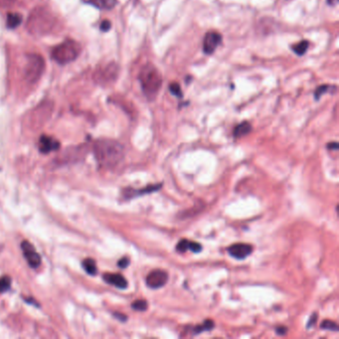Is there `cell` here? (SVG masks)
<instances>
[{"mask_svg":"<svg viewBox=\"0 0 339 339\" xmlns=\"http://www.w3.org/2000/svg\"><path fill=\"white\" fill-rule=\"evenodd\" d=\"M21 249L23 251L24 257L31 268L36 269L41 264V257L36 252L35 248L30 244V242L23 241L21 244Z\"/></svg>","mask_w":339,"mask_h":339,"instance_id":"cell-8","label":"cell"},{"mask_svg":"<svg viewBox=\"0 0 339 339\" xmlns=\"http://www.w3.org/2000/svg\"><path fill=\"white\" fill-rule=\"evenodd\" d=\"M7 1H13V0H7Z\"/></svg>","mask_w":339,"mask_h":339,"instance_id":"cell-33","label":"cell"},{"mask_svg":"<svg viewBox=\"0 0 339 339\" xmlns=\"http://www.w3.org/2000/svg\"><path fill=\"white\" fill-rule=\"evenodd\" d=\"M119 68L116 64L110 63L104 68L100 69L94 74V80L96 83L102 85H108L114 82L118 76Z\"/></svg>","mask_w":339,"mask_h":339,"instance_id":"cell-6","label":"cell"},{"mask_svg":"<svg viewBox=\"0 0 339 339\" xmlns=\"http://www.w3.org/2000/svg\"><path fill=\"white\" fill-rule=\"evenodd\" d=\"M287 331V328L285 326H278L276 328V332L279 334V335H284Z\"/></svg>","mask_w":339,"mask_h":339,"instance_id":"cell-30","label":"cell"},{"mask_svg":"<svg viewBox=\"0 0 339 339\" xmlns=\"http://www.w3.org/2000/svg\"><path fill=\"white\" fill-rule=\"evenodd\" d=\"M83 268L84 270L91 276H94L98 272L96 264L93 259H86L83 261Z\"/></svg>","mask_w":339,"mask_h":339,"instance_id":"cell-17","label":"cell"},{"mask_svg":"<svg viewBox=\"0 0 339 339\" xmlns=\"http://www.w3.org/2000/svg\"><path fill=\"white\" fill-rule=\"evenodd\" d=\"M189 245H190V241L189 240H186V239H183L181 241H179L176 245V250L179 252V253H185L186 251L189 250Z\"/></svg>","mask_w":339,"mask_h":339,"instance_id":"cell-24","label":"cell"},{"mask_svg":"<svg viewBox=\"0 0 339 339\" xmlns=\"http://www.w3.org/2000/svg\"><path fill=\"white\" fill-rule=\"evenodd\" d=\"M45 70V60L38 54H29L24 68V79L29 84H35Z\"/></svg>","mask_w":339,"mask_h":339,"instance_id":"cell-5","label":"cell"},{"mask_svg":"<svg viewBox=\"0 0 339 339\" xmlns=\"http://www.w3.org/2000/svg\"><path fill=\"white\" fill-rule=\"evenodd\" d=\"M85 2L91 3L99 9L111 10L116 5L117 0H84Z\"/></svg>","mask_w":339,"mask_h":339,"instance_id":"cell-13","label":"cell"},{"mask_svg":"<svg viewBox=\"0 0 339 339\" xmlns=\"http://www.w3.org/2000/svg\"><path fill=\"white\" fill-rule=\"evenodd\" d=\"M252 251H253L252 246L244 243L234 244L227 249V252L231 257L240 261L245 260L247 257H249L252 254Z\"/></svg>","mask_w":339,"mask_h":339,"instance_id":"cell-10","label":"cell"},{"mask_svg":"<svg viewBox=\"0 0 339 339\" xmlns=\"http://www.w3.org/2000/svg\"><path fill=\"white\" fill-rule=\"evenodd\" d=\"M56 25V18L52 12L45 7L35 8L27 19V30L30 34L41 36L49 34Z\"/></svg>","mask_w":339,"mask_h":339,"instance_id":"cell-2","label":"cell"},{"mask_svg":"<svg viewBox=\"0 0 339 339\" xmlns=\"http://www.w3.org/2000/svg\"><path fill=\"white\" fill-rule=\"evenodd\" d=\"M317 320H318V314H317V313H313V314L311 316V318L309 319L308 322H307V325H306V327H307V328H310L311 326H313V325H314V323L317 322Z\"/></svg>","mask_w":339,"mask_h":339,"instance_id":"cell-29","label":"cell"},{"mask_svg":"<svg viewBox=\"0 0 339 339\" xmlns=\"http://www.w3.org/2000/svg\"><path fill=\"white\" fill-rule=\"evenodd\" d=\"M80 53L81 45L74 40H67L53 49L52 58L59 64H68L76 60Z\"/></svg>","mask_w":339,"mask_h":339,"instance_id":"cell-4","label":"cell"},{"mask_svg":"<svg viewBox=\"0 0 339 339\" xmlns=\"http://www.w3.org/2000/svg\"><path fill=\"white\" fill-rule=\"evenodd\" d=\"M94 153L99 164L104 167H113L123 160L125 148L115 140L99 139L94 142Z\"/></svg>","mask_w":339,"mask_h":339,"instance_id":"cell-1","label":"cell"},{"mask_svg":"<svg viewBox=\"0 0 339 339\" xmlns=\"http://www.w3.org/2000/svg\"><path fill=\"white\" fill-rule=\"evenodd\" d=\"M328 88H329V86H321V87H319L318 89H317V92L314 93V98L317 99V100H319L321 96V94H324L327 90H328Z\"/></svg>","mask_w":339,"mask_h":339,"instance_id":"cell-26","label":"cell"},{"mask_svg":"<svg viewBox=\"0 0 339 339\" xmlns=\"http://www.w3.org/2000/svg\"><path fill=\"white\" fill-rule=\"evenodd\" d=\"M161 188V184H154V185H150L146 188L141 189V190H137V191H134V190H128L130 191L131 193L127 194V196L129 197H132V196H138V195H142V194H148V193H152L154 191H157L159 189Z\"/></svg>","mask_w":339,"mask_h":339,"instance_id":"cell-16","label":"cell"},{"mask_svg":"<svg viewBox=\"0 0 339 339\" xmlns=\"http://www.w3.org/2000/svg\"><path fill=\"white\" fill-rule=\"evenodd\" d=\"M213 327H214V321H211V320H207V321H205L203 322L202 325L196 326V327L193 329V333H194V334H199V333H202V332H204V331L211 330Z\"/></svg>","mask_w":339,"mask_h":339,"instance_id":"cell-18","label":"cell"},{"mask_svg":"<svg viewBox=\"0 0 339 339\" xmlns=\"http://www.w3.org/2000/svg\"><path fill=\"white\" fill-rule=\"evenodd\" d=\"M11 280L9 277H3L0 279V293H5L10 288Z\"/></svg>","mask_w":339,"mask_h":339,"instance_id":"cell-22","label":"cell"},{"mask_svg":"<svg viewBox=\"0 0 339 339\" xmlns=\"http://www.w3.org/2000/svg\"><path fill=\"white\" fill-rule=\"evenodd\" d=\"M307 48H308V42L305 41V40H303L302 42H300V43L294 45L292 49H293V51H294L297 55L302 56V55L307 51Z\"/></svg>","mask_w":339,"mask_h":339,"instance_id":"cell-19","label":"cell"},{"mask_svg":"<svg viewBox=\"0 0 339 339\" xmlns=\"http://www.w3.org/2000/svg\"><path fill=\"white\" fill-rule=\"evenodd\" d=\"M170 91L171 94L177 98H182L183 96V93L180 89V86L177 83H172L170 85Z\"/></svg>","mask_w":339,"mask_h":339,"instance_id":"cell-23","label":"cell"},{"mask_svg":"<svg viewBox=\"0 0 339 339\" xmlns=\"http://www.w3.org/2000/svg\"><path fill=\"white\" fill-rule=\"evenodd\" d=\"M252 131V126L250 125V123L248 122H243L241 124H239L235 129H234V132H233V135L234 137L236 138H240V137H243L245 136L247 134H249L250 132Z\"/></svg>","mask_w":339,"mask_h":339,"instance_id":"cell-14","label":"cell"},{"mask_svg":"<svg viewBox=\"0 0 339 339\" xmlns=\"http://www.w3.org/2000/svg\"><path fill=\"white\" fill-rule=\"evenodd\" d=\"M132 307L137 311H146L148 309V302L143 300H137L132 302Z\"/></svg>","mask_w":339,"mask_h":339,"instance_id":"cell-21","label":"cell"},{"mask_svg":"<svg viewBox=\"0 0 339 339\" xmlns=\"http://www.w3.org/2000/svg\"><path fill=\"white\" fill-rule=\"evenodd\" d=\"M22 15L19 13H8L7 19H6V24L7 27L10 29H14L18 27L19 25L22 22Z\"/></svg>","mask_w":339,"mask_h":339,"instance_id":"cell-15","label":"cell"},{"mask_svg":"<svg viewBox=\"0 0 339 339\" xmlns=\"http://www.w3.org/2000/svg\"><path fill=\"white\" fill-rule=\"evenodd\" d=\"M321 327L322 329L329 330V331H333V332H336V331H338L339 330L338 325L336 324V322L329 321V320L322 321V322H321Z\"/></svg>","mask_w":339,"mask_h":339,"instance_id":"cell-20","label":"cell"},{"mask_svg":"<svg viewBox=\"0 0 339 339\" xmlns=\"http://www.w3.org/2000/svg\"><path fill=\"white\" fill-rule=\"evenodd\" d=\"M111 28H112V24H111V22L109 20H105V21L102 22V24H101V30L103 32H107Z\"/></svg>","mask_w":339,"mask_h":339,"instance_id":"cell-27","label":"cell"},{"mask_svg":"<svg viewBox=\"0 0 339 339\" xmlns=\"http://www.w3.org/2000/svg\"><path fill=\"white\" fill-rule=\"evenodd\" d=\"M138 79L142 91L149 100H154L162 86V76L152 64H147L139 72Z\"/></svg>","mask_w":339,"mask_h":339,"instance_id":"cell-3","label":"cell"},{"mask_svg":"<svg viewBox=\"0 0 339 339\" xmlns=\"http://www.w3.org/2000/svg\"><path fill=\"white\" fill-rule=\"evenodd\" d=\"M130 263H131V262H130V259H129V258H123V259H120V260L118 261L117 265H118L119 268H122V269H126V268L129 267Z\"/></svg>","mask_w":339,"mask_h":339,"instance_id":"cell-28","label":"cell"},{"mask_svg":"<svg viewBox=\"0 0 339 339\" xmlns=\"http://www.w3.org/2000/svg\"><path fill=\"white\" fill-rule=\"evenodd\" d=\"M113 316H114V318H116L117 320H119L120 321H126L128 320L125 314H122V313H118V312H114Z\"/></svg>","mask_w":339,"mask_h":339,"instance_id":"cell-32","label":"cell"},{"mask_svg":"<svg viewBox=\"0 0 339 339\" xmlns=\"http://www.w3.org/2000/svg\"><path fill=\"white\" fill-rule=\"evenodd\" d=\"M168 281V275L162 270H154L147 277V284L152 289H157L164 286Z\"/></svg>","mask_w":339,"mask_h":339,"instance_id":"cell-7","label":"cell"},{"mask_svg":"<svg viewBox=\"0 0 339 339\" xmlns=\"http://www.w3.org/2000/svg\"><path fill=\"white\" fill-rule=\"evenodd\" d=\"M222 43V35L215 31H210L203 39V51L205 54L211 55L215 52L217 47Z\"/></svg>","mask_w":339,"mask_h":339,"instance_id":"cell-9","label":"cell"},{"mask_svg":"<svg viewBox=\"0 0 339 339\" xmlns=\"http://www.w3.org/2000/svg\"><path fill=\"white\" fill-rule=\"evenodd\" d=\"M327 149L331 151H338L339 144L337 142H330L327 144Z\"/></svg>","mask_w":339,"mask_h":339,"instance_id":"cell-31","label":"cell"},{"mask_svg":"<svg viewBox=\"0 0 339 339\" xmlns=\"http://www.w3.org/2000/svg\"><path fill=\"white\" fill-rule=\"evenodd\" d=\"M104 280L110 284L116 286L117 288L125 289L128 287V281L125 277H123L119 274H105Z\"/></svg>","mask_w":339,"mask_h":339,"instance_id":"cell-12","label":"cell"},{"mask_svg":"<svg viewBox=\"0 0 339 339\" xmlns=\"http://www.w3.org/2000/svg\"><path fill=\"white\" fill-rule=\"evenodd\" d=\"M189 250H190V251H192L193 253H200V252L202 251V246L200 245L199 243H196V242H191V241H190Z\"/></svg>","mask_w":339,"mask_h":339,"instance_id":"cell-25","label":"cell"},{"mask_svg":"<svg viewBox=\"0 0 339 339\" xmlns=\"http://www.w3.org/2000/svg\"><path fill=\"white\" fill-rule=\"evenodd\" d=\"M40 151L43 153H49L51 151H57L60 148V142L48 135H42L40 137Z\"/></svg>","mask_w":339,"mask_h":339,"instance_id":"cell-11","label":"cell"}]
</instances>
